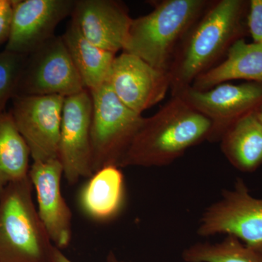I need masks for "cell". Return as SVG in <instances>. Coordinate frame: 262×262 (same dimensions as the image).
<instances>
[{"mask_svg": "<svg viewBox=\"0 0 262 262\" xmlns=\"http://www.w3.org/2000/svg\"><path fill=\"white\" fill-rule=\"evenodd\" d=\"M176 95L209 119L213 125L210 140L219 141L232 124L261 106L262 84L222 83L205 91L189 86Z\"/></svg>", "mask_w": 262, "mask_h": 262, "instance_id": "obj_9", "label": "cell"}, {"mask_svg": "<svg viewBox=\"0 0 262 262\" xmlns=\"http://www.w3.org/2000/svg\"><path fill=\"white\" fill-rule=\"evenodd\" d=\"M13 0H0V46L9 37Z\"/></svg>", "mask_w": 262, "mask_h": 262, "instance_id": "obj_23", "label": "cell"}, {"mask_svg": "<svg viewBox=\"0 0 262 262\" xmlns=\"http://www.w3.org/2000/svg\"><path fill=\"white\" fill-rule=\"evenodd\" d=\"M86 90L62 37L27 56L15 96H73Z\"/></svg>", "mask_w": 262, "mask_h": 262, "instance_id": "obj_7", "label": "cell"}, {"mask_svg": "<svg viewBox=\"0 0 262 262\" xmlns=\"http://www.w3.org/2000/svg\"><path fill=\"white\" fill-rule=\"evenodd\" d=\"M29 177L0 196V262H51L54 245L38 214Z\"/></svg>", "mask_w": 262, "mask_h": 262, "instance_id": "obj_4", "label": "cell"}, {"mask_svg": "<svg viewBox=\"0 0 262 262\" xmlns=\"http://www.w3.org/2000/svg\"><path fill=\"white\" fill-rule=\"evenodd\" d=\"M30 157L11 113L0 114V196L10 184L29 177Z\"/></svg>", "mask_w": 262, "mask_h": 262, "instance_id": "obj_19", "label": "cell"}, {"mask_svg": "<svg viewBox=\"0 0 262 262\" xmlns=\"http://www.w3.org/2000/svg\"><path fill=\"white\" fill-rule=\"evenodd\" d=\"M93 103L87 90L66 97L62 112L58 160L70 184L93 175L91 120Z\"/></svg>", "mask_w": 262, "mask_h": 262, "instance_id": "obj_10", "label": "cell"}, {"mask_svg": "<svg viewBox=\"0 0 262 262\" xmlns=\"http://www.w3.org/2000/svg\"><path fill=\"white\" fill-rule=\"evenodd\" d=\"M51 262H73L70 258L67 257L61 250L54 246L53 254H52ZM107 262H123L119 261L113 252L108 255Z\"/></svg>", "mask_w": 262, "mask_h": 262, "instance_id": "obj_24", "label": "cell"}, {"mask_svg": "<svg viewBox=\"0 0 262 262\" xmlns=\"http://www.w3.org/2000/svg\"><path fill=\"white\" fill-rule=\"evenodd\" d=\"M254 114L256 117H257L258 120L262 123V105L255 112Z\"/></svg>", "mask_w": 262, "mask_h": 262, "instance_id": "obj_25", "label": "cell"}, {"mask_svg": "<svg viewBox=\"0 0 262 262\" xmlns=\"http://www.w3.org/2000/svg\"><path fill=\"white\" fill-rule=\"evenodd\" d=\"M198 234L233 236L262 255V199L251 196L244 181L237 179L234 189L224 191L221 200L205 211Z\"/></svg>", "mask_w": 262, "mask_h": 262, "instance_id": "obj_6", "label": "cell"}, {"mask_svg": "<svg viewBox=\"0 0 262 262\" xmlns=\"http://www.w3.org/2000/svg\"><path fill=\"white\" fill-rule=\"evenodd\" d=\"M226 56L223 61L196 77L191 87L205 91L232 80L262 84V43H247L242 38Z\"/></svg>", "mask_w": 262, "mask_h": 262, "instance_id": "obj_16", "label": "cell"}, {"mask_svg": "<svg viewBox=\"0 0 262 262\" xmlns=\"http://www.w3.org/2000/svg\"><path fill=\"white\" fill-rule=\"evenodd\" d=\"M211 122L179 96H172L144 122L120 164L125 167H160L178 159L189 148L211 139Z\"/></svg>", "mask_w": 262, "mask_h": 262, "instance_id": "obj_2", "label": "cell"}, {"mask_svg": "<svg viewBox=\"0 0 262 262\" xmlns=\"http://www.w3.org/2000/svg\"><path fill=\"white\" fill-rule=\"evenodd\" d=\"M105 83L123 104L139 115L161 101L170 86L168 72L124 51L115 56Z\"/></svg>", "mask_w": 262, "mask_h": 262, "instance_id": "obj_12", "label": "cell"}, {"mask_svg": "<svg viewBox=\"0 0 262 262\" xmlns=\"http://www.w3.org/2000/svg\"><path fill=\"white\" fill-rule=\"evenodd\" d=\"M182 258L186 262H262L261 254L231 235L219 244L192 245L184 250Z\"/></svg>", "mask_w": 262, "mask_h": 262, "instance_id": "obj_20", "label": "cell"}, {"mask_svg": "<svg viewBox=\"0 0 262 262\" xmlns=\"http://www.w3.org/2000/svg\"><path fill=\"white\" fill-rule=\"evenodd\" d=\"M75 0H13L5 50L28 56L54 37L57 26L72 15Z\"/></svg>", "mask_w": 262, "mask_h": 262, "instance_id": "obj_11", "label": "cell"}, {"mask_svg": "<svg viewBox=\"0 0 262 262\" xmlns=\"http://www.w3.org/2000/svg\"><path fill=\"white\" fill-rule=\"evenodd\" d=\"M248 5L244 0L211 2L174 56L168 71L172 96L192 85L242 39Z\"/></svg>", "mask_w": 262, "mask_h": 262, "instance_id": "obj_1", "label": "cell"}, {"mask_svg": "<svg viewBox=\"0 0 262 262\" xmlns=\"http://www.w3.org/2000/svg\"><path fill=\"white\" fill-rule=\"evenodd\" d=\"M81 80L87 91H93L106 82L117 54L94 46L70 22L61 36Z\"/></svg>", "mask_w": 262, "mask_h": 262, "instance_id": "obj_18", "label": "cell"}, {"mask_svg": "<svg viewBox=\"0 0 262 262\" xmlns=\"http://www.w3.org/2000/svg\"><path fill=\"white\" fill-rule=\"evenodd\" d=\"M90 93L93 173L108 165L120 168L144 117L123 104L106 83Z\"/></svg>", "mask_w": 262, "mask_h": 262, "instance_id": "obj_5", "label": "cell"}, {"mask_svg": "<svg viewBox=\"0 0 262 262\" xmlns=\"http://www.w3.org/2000/svg\"><path fill=\"white\" fill-rule=\"evenodd\" d=\"M220 141L222 152L234 168L251 173L262 165V123L254 113L232 124Z\"/></svg>", "mask_w": 262, "mask_h": 262, "instance_id": "obj_17", "label": "cell"}, {"mask_svg": "<svg viewBox=\"0 0 262 262\" xmlns=\"http://www.w3.org/2000/svg\"><path fill=\"white\" fill-rule=\"evenodd\" d=\"M247 24L253 42L262 43V0H251L248 3Z\"/></svg>", "mask_w": 262, "mask_h": 262, "instance_id": "obj_22", "label": "cell"}, {"mask_svg": "<svg viewBox=\"0 0 262 262\" xmlns=\"http://www.w3.org/2000/svg\"><path fill=\"white\" fill-rule=\"evenodd\" d=\"M211 1L164 0L149 13L133 19L124 52L166 72L186 34Z\"/></svg>", "mask_w": 262, "mask_h": 262, "instance_id": "obj_3", "label": "cell"}, {"mask_svg": "<svg viewBox=\"0 0 262 262\" xmlns=\"http://www.w3.org/2000/svg\"><path fill=\"white\" fill-rule=\"evenodd\" d=\"M72 22L94 46L117 54L123 51L133 18L120 2L75 0Z\"/></svg>", "mask_w": 262, "mask_h": 262, "instance_id": "obj_14", "label": "cell"}, {"mask_svg": "<svg viewBox=\"0 0 262 262\" xmlns=\"http://www.w3.org/2000/svg\"><path fill=\"white\" fill-rule=\"evenodd\" d=\"M29 177L37 195L38 214L52 243L61 250L68 247L72 237V214L62 195L61 162H34Z\"/></svg>", "mask_w": 262, "mask_h": 262, "instance_id": "obj_13", "label": "cell"}, {"mask_svg": "<svg viewBox=\"0 0 262 262\" xmlns=\"http://www.w3.org/2000/svg\"><path fill=\"white\" fill-rule=\"evenodd\" d=\"M61 96H15L11 115L34 162L58 159L62 112Z\"/></svg>", "mask_w": 262, "mask_h": 262, "instance_id": "obj_8", "label": "cell"}, {"mask_svg": "<svg viewBox=\"0 0 262 262\" xmlns=\"http://www.w3.org/2000/svg\"><path fill=\"white\" fill-rule=\"evenodd\" d=\"M27 56L12 52H0V114L16 95Z\"/></svg>", "mask_w": 262, "mask_h": 262, "instance_id": "obj_21", "label": "cell"}, {"mask_svg": "<svg viewBox=\"0 0 262 262\" xmlns=\"http://www.w3.org/2000/svg\"><path fill=\"white\" fill-rule=\"evenodd\" d=\"M77 201L81 211L91 220L104 222L116 218L125 202V180L120 168L108 165L94 172L81 187Z\"/></svg>", "mask_w": 262, "mask_h": 262, "instance_id": "obj_15", "label": "cell"}]
</instances>
